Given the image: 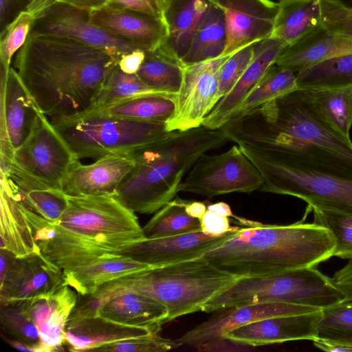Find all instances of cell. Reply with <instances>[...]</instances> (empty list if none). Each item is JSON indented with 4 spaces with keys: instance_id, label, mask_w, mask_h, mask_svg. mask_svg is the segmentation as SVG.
<instances>
[{
    "instance_id": "cell-1",
    "label": "cell",
    "mask_w": 352,
    "mask_h": 352,
    "mask_svg": "<svg viewBox=\"0 0 352 352\" xmlns=\"http://www.w3.org/2000/svg\"><path fill=\"white\" fill-rule=\"evenodd\" d=\"M120 56L56 36H32L14 66L40 110L52 118L85 112Z\"/></svg>"
},
{
    "instance_id": "cell-6",
    "label": "cell",
    "mask_w": 352,
    "mask_h": 352,
    "mask_svg": "<svg viewBox=\"0 0 352 352\" xmlns=\"http://www.w3.org/2000/svg\"><path fill=\"white\" fill-rule=\"evenodd\" d=\"M239 277L200 257L161 266H152L100 286L96 292H139L162 303L168 310L166 323L202 311L211 298L232 285Z\"/></svg>"
},
{
    "instance_id": "cell-34",
    "label": "cell",
    "mask_w": 352,
    "mask_h": 352,
    "mask_svg": "<svg viewBox=\"0 0 352 352\" xmlns=\"http://www.w3.org/2000/svg\"><path fill=\"white\" fill-rule=\"evenodd\" d=\"M297 89L317 91L352 85V54L329 58L296 73Z\"/></svg>"
},
{
    "instance_id": "cell-5",
    "label": "cell",
    "mask_w": 352,
    "mask_h": 352,
    "mask_svg": "<svg viewBox=\"0 0 352 352\" xmlns=\"http://www.w3.org/2000/svg\"><path fill=\"white\" fill-rule=\"evenodd\" d=\"M240 147L263 179L260 191L296 197L311 208L352 214L351 169L296 151L265 152Z\"/></svg>"
},
{
    "instance_id": "cell-17",
    "label": "cell",
    "mask_w": 352,
    "mask_h": 352,
    "mask_svg": "<svg viewBox=\"0 0 352 352\" xmlns=\"http://www.w3.org/2000/svg\"><path fill=\"white\" fill-rule=\"evenodd\" d=\"M320 310L304 305L281 303H254L217 310L208 320L184 333L176 341L195 349L203 343L224 337L226 333L265 318Z\"/></svg>"
},
{
    "instance_id": "cell-56",
    "label": "cell",
    "mask_w": 352,
    "mask_h": 352,
    "mask_svg": "<svg viewBox=\"0 0 352 352\" xmlns=\"http://www.w3.org/2000/svg\"><path fill=\"white\" fill-rule=\"evenodd\" d=\"M207 210L206 206L201 201H189L186 206V211L190 216L197 218L199 220Z\"/></svg>"
},
{
    "instance_id": "cell-18",
    "label": "cell",
    "mask_w": 352,
    "mask_h": 352,
    "mask_svg": "<svg viewBox=\"0 0 352 352\" xmlns=\"http://www.w3.org/2000/svg\"><path fill=\"white\" fill-rule=\"evenodd\" d=\"M64 285L63 270L40 253L16 257L0 283V305L51 294Z\"/></svg>"
},
{
    "instance_id": "cell-30",
    "label": "cell",
    "mask_w": 352,
    "mask_h": 352,
    "mask_svg": "<svg viewBox=\"0 0 352 352\" xmlns=\"http://www.w3.org/2000/svg\"><path fill=\"white\" fill-rule=\"evenodd\" d=\"M0 249L17 257L40 253L32 234L25 207L1 185Z\"/></svg>"
},
{
    "instance_id": "cell-45",
    "label": "cell",
    "mask_w": 352,
    "mask_h": 352,
    "mask_svg": "<svg viewBox=\"0 0 352 352\" xmlns=\"http://www.w3.org/2000/svg\"><path fill=\"white\" fill-rule=\"evenodd\" d=\"M255 45L256 43L246 46L225 60L220 70L215 104L232 89L242 76L254 56Z\"/></svg>"
},
{
    "instance_id": "cell-27",
    "label": "cell",
    "mask_w": 352,
    "mask_h": 352,
    "mask_svg": "<svg viewBox=\"0 0 352 352\" xmlns=\"http://www.w3.org/2000/svg\"><path fill=\"white\" fill-rule=\"evenodd\" d=\"M109 295L98 316L131 327L166 324L167 308L153 298L130 290L117 291Z\"/></svg>"
},
{
    "instance_id": "cell-8",
    "label": "cell",
    "mask_w": 352,
    "mask_h": 352,
    "mask_svg": "<svg viewBox=\"0 0 352 352\" xmlns=\"http://www.w3.org/2000/svg\"><path fill=\"white\" fill-rule=\"evenodd\" d=\"M51 123L78 160L126 154L167 137L166 122L142 121L96 111L54 118Z\"/></svg>"
},
{
    "instance_id": "cell-19",
    "label": "cell",
    "mask_w": 352,
    "mask_h": 352,
    "mask_svg": "<svg viewBox=\"0 0 352 352\" xmlns=\"http://www.w3.org/2000/svg\"><path fill=\"white\" fill-rule=\"evenodd\" d=\"M134 164L131 153L110 154L90 164L75 160L63 183L67 196L113 195Z\"/></svg>"
},
{
    "instance_id": "cell-9",
    "label": "cell",
    "mask_w": 352,
    "mask_h": 352,
    "mask_svg": "<svg viewBox=\"0 0 352 352\" xmlns=\"http://www.w3.org/2000/svg\"><path fill=\"white\" fill-rule=\"evenodd\" d=\"M67 201L57 222L101 255L145 239L135 212L113 195L67 196Z\"/></svg>"
},
{
    "instance_id": "cell-40",
    "label": "cell",
    "mask_w": 352,
    "mask_h": 352,
    "mask_svg": "<svg viewBox=\"0 0 352 352\" xmlns=\"http://www.w3.org/2000/svg\"><path fill=\"white\" fill-rule=\"evenodd\" d=\"M317 339L352 347V300H343L322 309Z\"/></svg>"
},
{
    "instance_id": "cell-26",
    "label": "cell",
    "mask_w": 352,
    "mask_h": 352,
    "mask_svg": "<svg viewBox=\"0 0 352 352\" xmlns=\"http://www.w3.org/2000/svg\"><path fill=\"white\" fill-rule=\"evenodd\" d=\"M161 328V325L127 326L96 316L65 328V345L69 351L88 352L104 344L159 333Z\"/></svg>"
},
{
    "instance_id": "cell-11",
    "label": "cell",
    "mask_w": 352,
    "mask_h": 352,
    "mask_svg": "<svg viewBox=\"0 0 352 352\" xmlns=\"http://www.w3.org/2000/svg\"><path fill=\"white\" fill-rule=\"evenodd\" d=\"M263 179L239 145L218 155L202 154L183 178L178 192L212 197L260 190Z\"/></svg>"
},
{
    "instance_id": "cell-15",
    "label": "cell",
    "mask_w": 352,
    "mask_h": 352,
    "mask_svg": "<svg viewBox=\"0 0 352 352\" xmlns=\"http://www.w3.org/2000/svg\"><path fill=\"white\" fill-rule=\"evenodd\" d=\"M223 13L227 43L223 56L271 36L278 3L272 0H208Z\"/></svg>"
},
{
    "instance_id": "cell-25",
    "label": "cell",
    "mask_w": 352,
    "mask_h": 352,
    "mask_svg": "<svg viewBox=\"0 0 352 352\" xmlns=\"http://www.w3.org/2000/svg\"><path fill=\"white\" fill-rule=\"evenodd\" d=\"M210 6L208 0H166L164 19L168 37L160 47L180 60L188 52Z\"/></svg>"
},
{
    "instance_id": "cell-23",
    "label": "cell",
    "mask_w": 352,
    "mask_h": 352,
    "mask_svg": "<svg viewBox=\"0 0 352 352\" xmlns=\"http://www.w3.org/2000/svg\"><path fill=\"white\" fill-rule=\"evenodd\" d=\"M78 293L68 285L56 292L12 302L21 309L37 327L48 352L60 351L65 345V331Z\"/></svg>"
},
{
    "instance_id": "cell-31",
    "label": "cell",
    "mask_w": 352,
    "mask_h": 352,
    "mask_svg": "<svg viewBox=\"0 0 352 352\" xmlns=\"http://www.w3.org/2000/svg\"><path fill=\"white\" fill-rule=\"evenodd\" d=\"M271 36L287 46L322 25L320 0H279Z\"/></svg>"
},
{
    "instance_id": "cell-3",
    "label": "cell",
    "mask_w": 352,
    "mask_h": 352,
    "mask_svg": "<svg viewBox=\"0 0 352 352\" xmlns=\"http://www.w3.org/2000/svg\"><path fill=\"white\" fill-rule=\"evenodd\" d=\"M220 130L229 141L257 151L309 144L352 162V141L328 123L308 91L296 89L234 116Z\"/></svg>"
},
{
    "instance_id": "cell-33",
    "label": "cell",
    "mask_w": 352,
    "mask_h": 352,
    "mask_svg": "<svg viewBox=\"0 0 352 352\" xmlns=\"http://www.w3.org/2000/svg\"><path fill=\"white\" fill-rule=\"evenodd\" d=\"M176 98L177 95L155 92L120 101L96 111L135 120L166 122L175 113Z\"/></svg>"
},
{
    "instance_id": "cell-4",
    "label": "cell",
    "mask_w": 352,
    "mask_h": 352,
    "mask_svg": "<svg viewBox=\"0 0 352 352\" xmlns=\"http://www.w3.org/2000/svg\"><path fill=\"white\" fill-rule=\"evenodd\" d=\"M229 141L220 129L203 126L172 131L131 153L134 164L113 197L133 212L151 214L173 200L198 158Z\"/></svg>"
},
{
    "instance_id": "cell-48",
    "label": "cell",
    "mask_w": 352,
    "mask_h": 352,
    "mask_svg": "<svg viewBox=\"0 0 352 352\" xmlns=\"http://www.w3.org/2000/svg\"><path fill=\"white\" fill-rule=\"evenodd\" d=\"M166 0H109L107 6L164 19Z\"/></svg>"
},
{
    "instance_id": "cell-38",
    "label": "cell",
    "mask_w": 352,
    "mask_h": 352,
    "mask_svg": "<svg viewBox=\"0 0 352 352\" xmlns=\"http://www.w3.org/2000/svg\"><path fill=\"white\" fill-rule=\"evenodd\" d=\"M155 92L157 91L144 84L136 74H126L117 65L86 111L99 110L120 101Z\"/></svg>"
},
{
    "instance_id": "cell-13",
    "label": "cell",
    "mask_w": 352,
    "mask_h": 352,
    "mask_svg": "<svg viewBox=\"0 0 352 352\" xmlns=\"http://www.w3.org/2000/svg\"><path fill=\"white\" fill-rule=\"evenodd\" d=\"M228 56L184 67L176 109L166 122L169 132L201 126L204 118L215 104L221 67Z\"/></svg>"
},
{
    "instance_id": "cell-24",
    "label": "cell",
    "mask_w": 352,
    "mask_h": 352,
    "mask_svg": "<svg viewBox=\"0 0 352 352\" xmlns=\"http://www.w3.org/2000/svg\"><path fill=\"white\" fill-rule=\"evenodd\" d=\"M352 54V36L322 25L289 45L276 64L295 73L321 61Z\"/></svg>"
},
{
    "instance_id": "cell-21",
    "label": "cell",
    "mask_w": 352,
    "mask_h": 352,
    "mask_svg": "<svg viewBox=\"0 0 352 352\" xmlns=\"http://www.w3.org/2000/svg\"><path fill=\"white\" fill-rule=\"evenodd\" d=\"M89 19L95 26L146 52L160 47L168 37L164 19L131 10L105 6L89 11Z\"/></svg>"
},
{
    "instance_id": "cell-46",
    "label": "cell",
    "mask_w": 352,
    "mask_h": 352,
    "mask_svg": "<svg viewBox=\"0 0 352 352\" xmlns=\"http://www.w3.org/2000/svg\"><path fill=\"white\" fill-rule=\"evenodd\" d=\"M322 25L352 36V0H320Z\"/></svg>"
},
{
    "instance_id": "cell-35",
    "label": "cell",
    "mask_w": 352,
    "mask_h": 352,
    "mask_svg": "<svg viewBox=\"0 0 352 352\" xmlns=\"http://www.w3.org/2000/svg\"><path fill=\"white\" fill-rule=\"evenodd\" d=\"M184 67L181 61L161 47L146 52L137 75L151 89L177 95L183 81Z\"/></svg>"
},
{
    "instance_id": "cell-22",
    "label": "cell",
    "mask_w": 352,
    "mask_h": 352,
    "mask_svg": "<svg viewBox=\"0 0 352 352\" xmlns=\"http://www.w3.org/2000/svg\"><path fill=\"white\" fill-rule=\"evenodd\" d=\"M322 309L274 316L238 327L224 337L255 347L270 344L310 340L317 338Z\"/></svg>"
},
{
    "instance_id": "cell-29",
    "label": "cell",
    "mask_w": 352,
    "mask_h": 352,
    "mask_svg": "<svg viewBox=\"0 0 352 352\" xmlns=\"http://www.w3.org/2000/svg\"><path fill=\"white\" fill-rule=\"evenodd\" d=\"M1 185L25 208L51 222H57L67 206V196L63 190L47 187L10 170L1 174Z\"/></svg>"
},
{
    "instance_id": "cell-53",
    "label": "cell",
    "mask_w": 352,
    "mask_h": 352,
    "mask_svg": "<svg viewBox=\"0 0 352 352\" xmlns=\"http://www.w3.org/2000/svg\"><path fill=\"white\" fill-rule=\"evenodd\" d=\"M146 51L138 49L123 55L119 62L118 67L126 74H137L145 58Z\"/></svg>"
},
{
    "instance_id": "cell-14",
    "label": "cell",
    "mask_w": 352,
    "mask_h": 352,
    "mask_svg": "<svg viewBox=\"0 0 352 352\" xmlns=\"http://www.w3.org/2000/svg\"><path fill=\"white\" fill-rule=\"evenodd\" d=\"M0 82V168L6 173L14 151L28 137L41 110L14 68Z\"/></svg>"
},
{
    "instance_id": "cell-47",
    "label": "cell",
    "mask_w": 352,
    "mask_h": 352,
    "mask_svg": "<svg viewBox=\"0 0 352 352\" xmlns=\"http://www.w3.org/2000/svg\"><path fill=\"white\" fill-rule=\"evenodd\" d=\"M109 297L110 295L98 292L86 294H78L76 302L69 314L65 328L85 319L98 316L102 306Z\"/></svg>"
},
{
    "instance_id": "cell-50",
    "label": "cell",
    "mask_w": 352,
    "mask_h": 352,
    "mask_svg": "<svg viewBox=\"0 0 352 352\" xmlns=\"http://www.w3.org/2000/svg\"><path fill=\"white\" fill-rule=\"evenodd\" d=\"M201 231L206 234L220 236L235 228L230 224L228 217L207 209L200 219Z\"/></svg>"
},
{
    "instance_id": "cell-42",
    "label": "cell",
    "mask_w": 352,
    "mask_h": 352,
    "mask_svg": "<svg viewBox=\"0 0 352 352\" xmlns=\"http://www.w3.org/2000/svg\"><path fill=\"white\" fill-rule=\"evenodd\" d=\"M0 320L5 334L30 346L36 352H48L42 343L37 327L19 307L1 305Z\"/></svg>"
},
{
    "instance_id": "cell-12",
    "label": "cell",
    "mask_w": 352,
    "mask_h": 352,
    "mask_svg": "<svg viewBox=\"0 0 352 352\" xmlns=\"http://www.w3.org/2000/svg\"><path fill=\"white\" fill-rule=\"evenodd\" d=\"M29 35L69 38L120 57L142 49L93 25L89 10L62 2L54 3L38 12L34 16Z\"/></svg>"
},
{
    "instance_id": "cell-7",
    "label": "cell",
    "mask_w": 352,
    "mask_h": 352,
    "mask_svg": "<svg viewBox=\"0 0 352 352\" xmlns=\"http://www.w3.org/2000/svg\"><path fill=\"white\" fill-rule=\"evenodd\" d=\"M344 298L332 278L316 267L241 277L203 307L207 313L254 303L281 302L322 309Z\"/></svg>"
},
{
    "instance_id": "cell-44",
    "label": "cell",
    "mask_w": 352,
    "mask_h": 352,
    "mask_svg": "<svg viewBox=\"0 0 352 352\" xmlns=\"http://www.w3.org/2000/svg\"><path fill=\"white\" fill-rule=\"evenodd\" d=\"M181 346L179 342L158 333L132 338L110 342L91 349L89 351L111 352H162Z\"/></svg>"
},
{
    "instance_id": "cell-49",
    "label": "cell",
    "mask_w": 352,
    "mask_h": 352,
    "mask_svg": "<svg viewBox=\"0 0 352 352\" xmlns=\"http://www.w3.org/2000/svg\"><path fill=\"white\" fill-rule=\"evenodd\" d=\"M38 0H0V34L21 13Z\"/></svg>"
},
{
    "instance_id": "cell-52",
    "label": "cell",
    "mask_w": 352,
    "mask_h": 352,
    "mask_svg": "<svg viewBox=\"0 0 352 352\" xmlns=\"http://www.w3.org/2000/svg\"><path fill=\"white\" fill-rule=\"evenodd\" d=\"M332 279L336 286L344 294V298L352 300V260L336 271Z\"/></svg>"
},
{
    "instance_id": "cell-41",
    "label": "cell",
    "mask_w": 352,
    "mask_h": 352,
    "mask_svg": "<svg viewBox=\"0 0 352 352\" xmlns=\"http://www.w3.org/2000/svg\"><path fill=\"white\" fill-rule=\"evenodd\" d=\"M314 222L327 228L335 240L333 255L352 260V214L320 208H311Z\"/></svg>"
},
{
    "instance_id": "cell-36",
    "label": "cell",
    "mask_w": 352,
    "mask_h": 352,
    "mask_svg": "<svg viewBox=\"0 0 352 352\" xmlns=\"http://www.w3.org/2000/svg\"><path fill=\"white\" fill-rule=\"evenodd\" d=\"M188 201L176 198L157 210L142 228L144 238L157 239L201 231L200 220L186 211Z\"/></svg>"
},
{
    "instance_id": "cell-39",
    "label": "cell",
    "mask_w": 352,
    "mask_h": 352,
    "mask_svg": "<svg viewBox=\"0 0 352 352\" xmlns=\"http://www.w3.org/2000/svg\"><path fill=\"white\" fill-rule=\"evenodd\" d=\"M310 92L328 123L349 138L352 126V85Z\"/></svg>"
},
{
    "instance_id": "cell-10",
    "label": "cell",
    "mask_w": 352,
    "mask_h": 352,
    "mask_svg": "<svg viewBox=\"0 0 352 352\" xmlns=\"http://www.w3.org/2000/svg\"><path fill=\"white\" fill-rule=\"evenodd\" d=\"M76 159L51 121L39 111L28 137L14 151L8 170L63 190L64 179Z\"/></svg>"
},
{
    "instance_id": "cell-57",
    "label": "cell",
    "mask_w": 352,
    "mask_h": 352,
    "mask_svg": "<svg viewBox=\"0 0 352 352\" xmlns=\"http://www.w3.org/2000/svg\"><path fill=\"white\" fill-rule=\"evenodd\" d=\"M207 209L216 212L217 213L226 216L233 217L231 208L228 204L224 202H218L210 204L207 207Z\"/></svg>"
},
{
    "instance_id": "cell-54",
    "label": "cell",
    "mask_w": 352,
    "mask_h": 352,
    "mask_svg": "<svg viewBox=\"0 0 352 352\" xmlns=\"http://www.w3.org/2000/svg\"><path fill=\"white\" fill-rule=\"evenodd\" d=\"M56 2L67 3L91 11L107 6L109 0H56Z\"/></svg>"
},
{
    "instance_id": "cell-32",
    "label": "cell",
    "mask_w": 352,
    "mask_h": 352,
    "mask_svg": "<svg viewBox=\"0 0 352 352\" xmlns=\"http://www.w3.org/2000/svg\"><path fill=\"white\" fill-rule=\"evenodd\" d=\"M226 43L223 13L210 3L209 10L197 28L188 52L180 61L186 67L223 56Z\"/></svg>"
},
{
    "instance_id": "cell-28",
    "label": "cell",
    "mask_w": 352,
    "mask_h": 352,
    "mask_svg": "<svg viewBox=\"0 0 352 352\" xmlns=\"http://www.w3.org/2000/svg\"><path fill=\"white\" fill-rule=\"evenodd\" d=\"M152 267L119 253L104 254L95 261L63 272L64 283L78 294L95 292L110 281Z\"/></svg>"
},
{
    "instance_id": "cell-16",
    "label": "cell",
    "mask_w": 352,
    "mask_h": 352,
    "mask_svg": "<svg viewBox=\"0 0 352 352\" xmlns=\"http://www.w3.org/2000/svg\"><path fill=\"white\" fill-rule=\"evenodd\" d=\"M239 227L220 236L201 230L157 239H144L118 252L151 266H161L202 257L236 233Z\"/></svg>"
},
{
    "instance_id": "cell-55",
    "label": "cell",
    "mask_w": 352,
    "mask_h": 352,
    "mask_svg": "<svg viewBox=\"0 0 352 352\" xmlns=\"http://www.w3.org/2000/svg\"><path fill=\"white\" fill-rule=\"evenodd\" d=\"M1 269H0V283H1L8 270L12 266L14 259L17 257L13 253L3 249H0Z\"/></svg>"
},
{
    "instance_id": "cell-20",
    "label": "cell",
    "mask_w": 352,
    "mask_h": 352,
    "mask_svg": "<svg viewBox=\"0 0 352 352\" xmlns=\"http://www.w3.org/2000/svg\"><path fill=\"white\" fill-rule=\"evenodd\" d=\"M280 39L270 36L256 43L254 56L232 89L204 118L201 126L219 129L236 113L246 96L286 49Z\"/></svg>"
},
{
    "instance_id": "cell-2",
    "label": "cell",
    "mask_w": 352,
    "mask_h": 352,
    "mask_svg": "<svg viewBox=\"0 0 352 352\" xmlns=\"http://www.w3.org/2000/svg\"><path fill=\"white\" fill-rule=\"evenodd\" d=\"M235 218L244 226L202 257L239 278L316 267L333 255L332 234L314 223L272 225Z\"/></svg>"
},
{
    "instance_id": "cell-37",
    "label": "cell",
    "mask_w": 352,
    "mask_h": 352,
    "mask_svg": "<svg viewBox=\"0 0 352 352\" xmlns=\"http://www.w3.org/2000/svg\"><path fill=\"white\" fill-rule=\"evenodd\" d=\"M296 89V73L275 63L252 88L233 117L245 115L261 105Z\"/></svg>"
},
{
    "instance_id": "cell-43",
    "label": "cell",
    "mask_w": 352,
    "mask_h": 352,
    "mask_svg": "<svg viewBox=\"0 0 352 352\" xmlns=\"http://www.w3.org/2000/svg\"><path fill=\"white\" fill-rule=\"evenodd\" d=\"M33 20L30 12H23L0 34V78L7 77L12 58L25 43Z\"/></svg>"
},
{
    "instance_id": "cell-51",
    "label": "cell",
    "mask_w": 352,
    "mask_h": 352,
    "mask_svg": "<svg viewBox=\"0 0 352 352\" xmlns=\"http://www.w3.org/2000/svg\"><path fill=\"white\" fill-rule=\"evenodd\" d=\"M253 346L238 342L226 337L214 339L201 344L196 349L199 351H246Z\"/></svg>"
}]
</instances>
